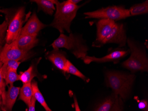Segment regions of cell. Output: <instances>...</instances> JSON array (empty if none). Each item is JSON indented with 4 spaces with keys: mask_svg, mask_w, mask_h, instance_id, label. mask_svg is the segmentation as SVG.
Here are the masks:
<instances>
[{
    "mask_svg": "<svg viewBox=\"0 0 148 111\" xmlns=\"http://www.w3.org/2000/svg\"><path fill=\"white\" fill-rule=\"evenodd\" d=\"M54 3L56 5V12L50 26L58 30L60 34L64 33V31L70 33L71 22L81 6L73 5L68 0L62 2L55 0Z\"/></svg>",
    "mask_w": 148,
    "mask_h": 111,
    "instance_id": "1",
    "label": "cell"
},
{
    "mask_svg": "<svg viewBox=\"0 0 148 111\" xmlns=\"http://www.w3.org/2000/svg\"><path fill=\"white\" fill-rule=\"evenodd\" d=\"M135 80V76L133 74L117 71L107 72L105 74L106 86L123 101L130 95Z\"/></svg>",
    "mask_w": 148,
    "mask_h": 111,
    "instance_id": "2",
    "label": "cell"
},
{
    "mask_svg": "<svg viewBox=\"0 0 148 111\" xmlns=\"http://www.w3.org/2000/svg\"><path fill=\"white\" fill-rule=\"evenodd\" d=\"M126 43L131 55L128 59L123 62V67L128 69L132 73L148 72V60L145 49L129 38L127 39Z\"/></svg>",
    "mask_w": 148,
    "mask_h": 111,
    "instance_id": "3",
    "label": "cell"
},
{
    "mask_svg": "<svg viewBox=\"0 0 148 111\" xmlns=\"http://www.w3.org/2000/svg\"><path fill=\"white\" fill-rule=\"evenodd\" d=\"M54 50L66 48L77 58L83 59L87 55L89 48L84 43L82 38L73 33L66 36L61 33L51 45Z\"/></svg>",
    "mask_w": 148,
    "mask_h": 111,
    "instance_id": "4",
    "label": "cell"
},
{
    "mask_svg": "<svg viewBox=\"0 0 148 111\" xmlns=\"http://www.w3.org/2000/svg\"><path fill=\"white\" fill-rule=\"evenodd\" d=\"M86 18L105 19L116 21L131 16L129 9L123 6H110L97 10L84 13Z\"/></svg>",
    "mask_w": 148,
    "mask_h": 111,
    "instance_id": "5",
    "label": "cell"
},
{
    "mask_svg": "<svg viewBox=\"0 0 148 111\" xmlns=\"http://www.w3.org/2000/svg\"><path fill=\"white\" fill-rule=\"evenodd\" d=\"M18 38V37H17ZM17 38L10 44H6L0 49V61L4 63L9 60L24 61L31 57L29 52L22 50L17 46Z\"/></svg>",
    "mask_w": 148,
    "mask_h": 111,
    "instance_id": "6",
    "label": "cell"
},
{
    "mask_svg": "<svg viewBox=\"0 0 148 111\" xmlns=\"http://www.w3.org/2000/svg\"><path fill=\"white\" fill-rule=\"evenodd\" d=\"M25 16V7H21L17 10L9 22L5 38L6 44H10L13 42L20 35L24 22L23 19Z\"/></svg>",
    "mask_w": 148,
    "mask_h": 111,
    "instance_id": "7",
    "label": "cell"
},
{
    "mask_svg": "<svg viewBox=\"0 0 148 111\" xmlns=\"http://www.w3.org/2000/svg\"><path fill=\"white\" fill-rule=\"evenodd\" d=\"M127 39L123 24L116 23L109 35L103 41L101 46L105 44L114 43L118 44L119 47H122L126 45Z\"/></svg>",
    "mask_w": 148,
    "mask_h": 111,
    "instance_id": "8",
    "label": "cell"
},
{
    "mask_svg": "<svg viewBox=\"0 0 148 111\" xmlns=\"http://www.w3.org/2000/svg\"><path fill=\"white\" fill-rule=\"evenodd\" d=\"M130 52L129 50H125L121 49H118L111 52L108 55L101 58H97L95 57L87 56L85 57L82 60L84 63L86 64H90L91 62L96 63H105L112 62L114 63H117L120 60L125 57Z\"/></svg>",
    "mask_w": 148,
    "mask_h": 111,
    "instance_id": "9",
    "label": "cell"
},
{
    "mask_svg": "<svg viewBox=\"0 0 148 111\" xmlns=\"http://www.w3.org/2000/svg\"><path fill=\"white\" fill-rule=\"evenodd\" d=\"M123 101L120 97L112 93L98 104L94 111H123Z\"/></svg>",
    "mask_w": 148,
    "mask_h": 111,
    "instance_id": "10",
    "label": "cell"
},
{
    "mask_svg": "<svg viewBox=\"0 0 148 111\" xmlns=\"http://www.w3.org/2000/svg\"><path fill=\"white\" fill-rule=\"evenodd\" d=\"M116 22L108 19H99L96 24L97 37L93 46H101L103 41L109 35Z\"/></svg>",
    "mask_w": 148,
    "mask_h": 111,
    "instance_id": "11",
    "label": "cell"
},
{
    "mask_svg": "<svg viewBox=\"0 0 148 111\" xmlns=\"http://www.w3.org/2000/svg\"><path fill=\"white\" fill-rule=\"evenodd\" d=\"M47 27L40 21L35 12L32 14L26 24L22 28L20 32L21 35H37L40 31Z\"/></svg>",
    "mask_w": 148,
    "mask_h": 111,
    "instance_id": "12",
    "label": "cell"
},
{
    "mask_svg": "<svg viewBox=\"0 0 148 111\" xmlns=\"http://www.w3.org/2000/svg\"><path fill=\"white\" fill-rule=\"evenodd\" d=\"M66 54L64 52L58 50H54L47 54V58L58 69L65 73L66 67L68 59Z\"/></svg>",
    "mask_w": 148,
    "mask_h": 111,
    "instance_id": "13",
    "label": "cell"
},
{
    "mask_svg": "<svg viewBox=\"0 0 148 111\" xmlns=\"http://www.w3.org/2000/svg\"><path fill=\"white\" fill-rule=\"evenodd\" d=\"M21 88L10 85L6 93L5 99L2 103L1 110L3 111H12L20 93Z\"/></svg>",
    "mask_w": 148,
    "mask_h": 111,
    "instance_id": "14",
    "label": "cell"
},
{
    "mask_svg": "<svg viewBox=\"0 0 148 111\" xmlns=\"http://www.w3.org/2000/svg\"><path fill=\"white\" fill-rule=\"evenodd\" d=\"M39 40L37 35H21L17 38V46L20 49L26 52H29L37 45Z\"/></svg>",
    "mask_w": 148,
    "mask_h": 111,
    "instance_id": "15",
    "label": "cell"
},
{
    "mask_svg": "<svg viewBox=\"0 0 148 111\" xmlns=\"http://www.w3.org/2000/svg\"><path fill=\"white\" fill-rule=\"evenodd\" d=\"M31 1L37 4L38 11L42 10L47 14L52 15L56 10L55 0H32Z\"/></svg>",
    "mask_w": 148,
    "mask_h": 111,
    "instance_id": "16",
    "label": "cell"
},
{
    "mask_svg": "<svg viewBox=\"0 0 148 111\" xmlns=\"http://www.w3.org/2000/svg\"><path fill=\"white\" fill-rule=\"evenodd\" d=\"M19 100L24 101L29 106L33 97L31 82L24 84L20 89Z\"/></svg>",
    "mask_w": 148,
    "mask_h": 111,
    "instance_id": "17",
    "label": "cell"
},
{
    "mask_svg": "<svg viewBox=\"0 0 148 111\" xmlns=\"http://www.w3.org/2000/svg\"><path fill=\"white\" fill-rule=\"evenodd\" d=\"M31 85L33 92V96L34 97L36 101H38L40 103V104L44 107L46 111H52L48 106L43 95L40 92L38 88L37 82L33 80L32 81Z\"/></svg>",
    "mask_w": 148,
    "mask_h": 111,
    "instance_id": "18",
    "label": "cell"
},
{
    "mask_svg": "<svg viewBox=\"0 0 148 111\" xmlns=\"http://www.w3.org/2000/svg\"><path fill=\"white\" fill-rule=\"evenodd\" d=\"M131 16L145 14L148 12V1L139 4H135L129 9Z\"/></svg>",
    "mask_w": 148,
    "mask_h": 111,
    "instance_id": "19",
    "label": "cell"
},
{
    "mask_svg": "<svg viewBox=\"0 0 148 111\" xmlns=\"http://www.w3.org/2000/svg\"><path fill=\"white\" fill-rule=\"evenodd\" d=\"M21 63V62L13 60H9L4 62L0 68V71L3 78H5L6 74L10 70L17 71V68Z\"/></svg>",
    "mask_w": 148,
    "mask_h": 111,
    "instance_id": "20",
    "label": "cell"
},
{
    "mask_svg": "<svg viewBox=\"0 0 148 111\" xmlns=\"http://www.w3.org/2000/svg\"><path fill=\"white\" fill-rule=\"evenodd\" d=\"M19 75V80L22 81L23 84L32 82L33 77L36 76L34 71V68L32 65L27 70L21 72Z\"/></svg>",
    "mask_w": 148,
    "mask_h": 111,
    "instance_id": "21",
    "label": "cell"
},
{
    "mask_svg": "<svg viewBox=\"0 0 148 111\" xmlns=\"http://www.w3.org/2000/svg\"><path fill=\"white\" fill-rule=\"evenodd\" d=\"M65 72L72 74L83 79L85 81L88 82L89 80L87 77L84 75L82 72L79 71L78 68H76L75 65L68 60L66 62V67Z\"/></svg>",
    "mask_w": 148,
    "mask_h": 111,
    "instance_id": "22",
    "label": "cell"
},
{
    "mask_svg": "<svg viewBox=\"0 0 148 111\" xmlns=\"http://www.w3.org/2000/svg\"><path fill=\"white\" fill-rule=\"evenodd\" d=\"M4 80L6 85H13V83L19 81V75L17 73V71L10 70L6 74Z\"/></svg>",
    "mask_w": 148,
    "mask_h": 111,
    "instance_id": "23",
    "label": "cell"
},
{
    "mask_svg": "<svg viewBox=\"0 0 148 111\" xmlns=\"http://www.w3.org/2000/svg\"><path fill=\"white\" fill-rule=\"evenodd\" d=\"M9 22V18L6 16L4 22L0 25V47L2 46L5 41L7 30H8Z\"/></svg>",
    "mask_w": 148,
    "mask_h": 111,
    "instance_id": "24",
    "label": "cell"
},
{
    "mask_svg": "<svg viewBox=\"0 0 148 111\" xmlns=\"http://www.w3.org/2000/svg\"><path fill=\"white\" fill-rule=\"evenodd\" d=\"M2 65H3V63L0 61V68H1ZM4 80V79L2 77L1 71H0V89H1V93H2V103L5 101V99L6 93V91H5L6 85Z\"/></svg>",
    "mask_w": 148,
    "mask_h": 111,
    "instance_id": "25",
    "label": "cell"
},
{
    "mask_svg": "<svg viewBox=\"0 0 148 111\" xmlns=\"http://www.w3.org/2000/svg\"><path fill=\"white\" fill-rule=\"evenodd\" d=\"M138 107L139 109L144 111H148V101L145 100H142L138 101Z\"/></svg>",
    "mask_w": 148,
    "mask_h": 111,
    "instance_id": "26",
    "label": "cell"
},
{
    "mask_svg": "<svg viewBox=\"0 0 148 111\" xmlns=\"http://www.w3.org/2000/svg\"><path fill=\"white\" fill-rule=\"evenodd\" d=\"M36 100L34 97H32L30 105H29V111H35V105Z\"/></svg>",
    "mask_w": 148,
    "mask_h": 111,
    "instance_id": "27",
    "label": "cell"
},
{
    "mask_svg": "<svg viewBox=\"0 0 148 111\" xmlns=\"http://www.w3.org/2000/svg\"><path fill=\"white\" fill-rule=\"evenodd\" d=\"M74 106L75 108V111H81L79 107V104H78V101H77V98L75 96L74 97Z\"/></svg>",
    "mask_w": 148,
    "mask_h": 111,
    "instance_id": "28",
    "label": "cell"
},
{
    "mask_svg": "<svg viewBox=\"0 0 148 111\" xmlns=\"http://www.w3.org/2000/svg\"><path fill=\"white\" fill-rule=\"evenodd\" d=\"M68 1L69 2L71 3V4H73V5H77V4L81 1V0H68Z\"/></svg>",
    "mask_w": 148,
    "mask_h": 111,
    "instance_id": "29",
    "label": "cell"
},
{
    "mask_svg": "<svg viewBox=\"0 0 148 111\" xmlns=\"http://www.w3.org/2000/svg\"><path fill=\"white\" fill-rule=\"evenodd\" d=\"M2 102V93H1V89H0V106H1Z\"/></svg>",
    "mask_w": 148,
    "mask_h": 111,
    "instance_id": "30",
    "label": "cell"
},
{
    "mask_svg": "<svg viewBox=\"0 0 148 111\" xmlns=\"http://www.w3.org/2000/svg\"><path fill=\"white\" fill-rule=\"evenodd\" d=\"M0 12H3V13H6V14H8V11L7 10H2L1 9V8H0Z\"/></svg>",
    "mask_w": 148,
    "mask_h": 111,
    "instance_id": "31",
    "label": "cell"
}]
</instances>
